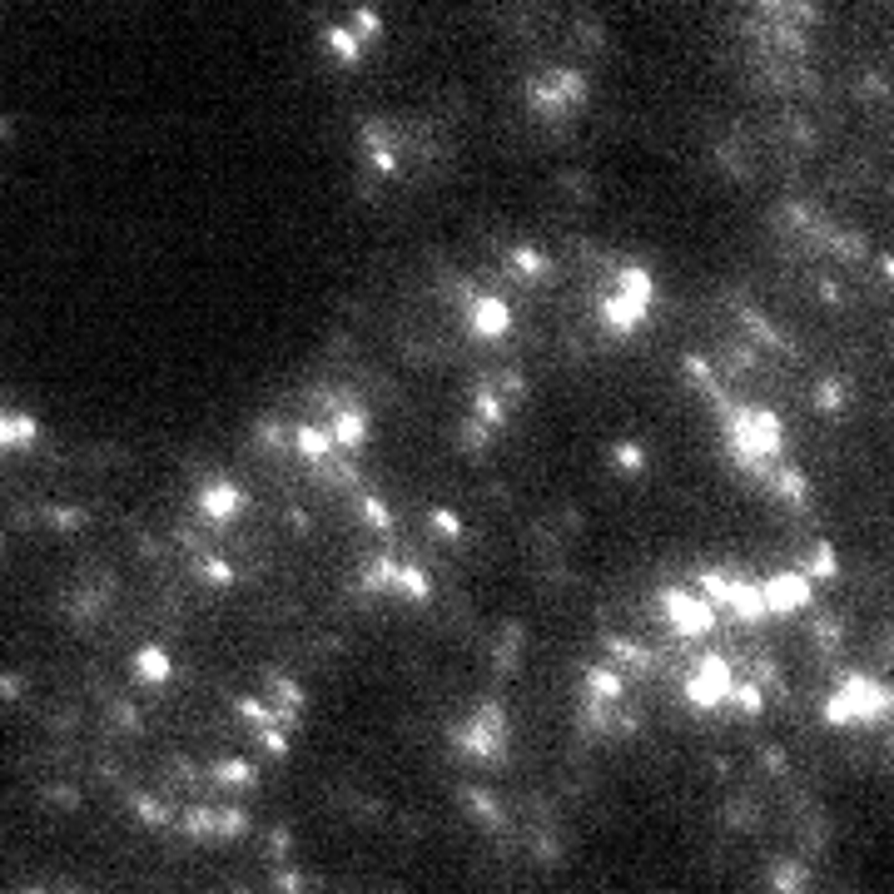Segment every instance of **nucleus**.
Listing matches in <instances>:
<instances>
[{
    "label": "nucleus",
    "instance_id": "nucleus-20",
    "mask_svg": "<svg viewBox=\"0 0 894 894\" xmlns=\"http://www.w3.org/2000/svg\"><path fill=\"white\" fill-rule=\"evenodd\" d=\"M840 403H845V393H840L835 383H825V388H820V408H840Z\"/></svg>",
    "mask_w": 894,
    "mask_h": 894
},
{
    "label": "nucleus",
    "instance_id": "nucleus-21",
    "mask_svg": "<svg viewBox=\"0 0 894 894\" xmlns=\"http://www.w3.org/2000/svg\"><path fill=\"white\" fill-rule=\"evenodd\" d=\"M616 457H622V467H641V447H622Z\"/></svg>",
    "mask_w": 894,
    "mask_h": 894
},
{
    "label": "nucleus",
    "instance_id": "nucleus-15",
    "mask_svg": "<svg viewBox=\"0 0 894 894\" xmlns=\"http://www.w3.org/2000/svg\"><path fill=\"white\" fill-rule=\"evenodd\" d=\"M214 781H219V785H254V771H249L244 761H229V765H219Z\"/></svg>",
    "mask_w": 894,
    "mask_h": 894
},
{
    "label": "nucleus",
    "instance_id": "nucleus-16",
    "mask_svg": "<svg viewBox=\"0 0 894 894\" xmlns=\"http://www.w3.org/2000/svg\"><path fill=\"white\" fill-rule=\"evenodd\" d=\"M701 586H706V592H711V602H721L725 606V596H731V576H725V572H701Z\"/></svg>",
    "mask_w": 894,
    "mask_h": 894
},
{
    "label": "nucleus",
    "instance_id": "nucleus-22",
    "mask_svg": "<svg viewBox=\"0 0 894 894\" xmlns=\"http://www.w3.org/2000/svg\"><path fill=\"white\" fill-rule=\"evenodd\" d=\"M204 572H209V582H229V566L224 562H209Z\"/></svg>",
    "mask_w": 894,
    "mask_h": 894
},
{
    "label": "nucleus",
    "instance_id": "nucleus-2",
    "mask_svg": "<svg viewBox=\"0 0 894 894\" xmlns=\"http://www.w3.org/2000/svg\"><path fill=\"white\" fill-rule=\"evenodd\" d=\"M651 309V273L646 269H622L616 279V293L602 303V323L612 333H636L641 319Z\"/></svg>",
    "mask_w": 894,
    "mask_h": 894
},
{
    "label": "nucleus",
    "instance_id": "nucleus-4",
    "mask_svg": "<svg viewBox=\"0 0 894 894\" xmlns=\"http://www.w3.org/2000/svg\"><path fill=\"white\" fill-rule=\"evenodd\" d=\"M725 696H731V661L701 656L696 671H691V681H686V701L701 706V711H715V706H725Z\"/></svg>",
    "mask_w": 894,
    "mask_h": 894
},
{
    "label": "nucleus",
    "instance_id": "nucleus-10",
    "mask_svg": "<svg viewBox=\"0 0 894 894\" xmlns=\"http://www.w3.org/2000/svg\"><path fill=\"white\" fill-rule=\"evenodd\" d=\"M393 586L398 592H408L413 602H427V596H433V582H427L418 566H393Z\"/></svg>",
    "mask_w": 894,
    "mask_h": 894
},
{
    "label": "nucleus",
    "instance_id": "nucleus-17",
    "mask_svg": "<svg viewBox=\"0 0 894 894\" xmlns=\"http://www.w3.org/2000/svg\"><path fill=\"white\" fill-rule=\"evenodd\" d=\"M815 576H835V552H830V546H820L815 552V566L805 572V582H815Z\"/></svg>",
    "mask_w": 894,
    "mask_h": 894
},
{
    "label": "nucleus",
    "instance_id": "nucleus-3",
    "mask_svg": "<svg viewBox=\"0 0 894 894\" xmlns=\"http://www.w3.org/2000/svg\"><path fill=\"white\" fill-rule=\"evenodd\" d=\"M889 711V696L885 686H875L869 676H850L845 686L835 691V701L825 706V715L835 725H850V721H875V715Z\"/></svg>",
    "mask_w": 894,
    "mask_h": 894
},
{
    "label": "nucleus",
    "instance_id": "nucleus-9",
    "mask_svg": "<svg viewBox=\"0 0 894 894\" xmlns=\"http://www.w3.org/2000/svg\"><path fill=\"white\" fill-rule=\"evenodd\" d=\"M199 507H204L214 522H224V517H234V512L244 507V492H239V487H229V482H219V487L199 492Z\"/></svg>",
    "mask_w": 894,
    "mask_h": 894
},
{
    "label": "nucleus",
    "instance_id": "nucleus-18",
    "mask_svg": "<svg viewBox=\"0 0 894 894\" xmlns=\"http://www.w3.org/2000/svg\"><path fill=\"white\" fill-rule=\"evenodd\" d=\"M512 269H517V273H542V254H532V249H517V254H512Z\"/></svg>",
    "mask_w": 894,
    "mask_h": 894
},
{
    "label": "nucleus",
    "instance_id": "nucleus-19",
    "mask_svg": "<svg viewBox=\"0 0 894 894\" xmlns=\"http://www.w3.org/2000/svg\"><path fill=\"white\" fill-rule=\"evenodd\" d=\"M329 40H333V50H339L343 60H358V50H353V35H343V30H333Z\"/></svg>",
    "mask_w": 894,
    "mask_h": 894
},
{
    "label": "nucleus",
    "instance_id": "nucleus-6",
    "mask_svg": "<svg viewBox=\"0 0 894 894\" xmlns=\"http://www.w3.org/2000/svg\"><path fill=\"white\" fill-rule=\"evenodd\" d=\"M661 606H666L676 636H706V631L715 626V606L711 602H696V596H686V592H666V596H661Z\"/></svg>",
    "mask_w": 894,
    "mask_h": 894
},
{
    "label": "nucleus",
    "instance_id": "nucleus-14",
    "mask_svg": "<svg viewBox=\"0 0 894 894\" xmlns=\"http://www.w3.org/2000/svg\"><path fill=\"white\" fill-rule=\"evenodd\" d=\"M725 701H731V706H741V711H761L765 706V691L761 686H731V696H725Z\"/></svg>",
    "mask_w": 894,
    "mask_h": 894
},
{
    "label": "nucleus",
    "instance_id": "nucleus-1",
    "mask_svg": "<svg viewBox=\"0 0 894 894\" xmlns=\"http://www.w3.org/2000/svg\"><path fill=\"white\" fill-rule=\"evenodd\" d=\"M725 437H731V452L745 462V467H765L771 457H781L785 427H781V418L765 413V408H731Z\"/></svg>",
    "mask_w": 894,
    "mask_h": 894
},
{
    "label": "nucleus",
    "instance_id": "nucleus-13",
    "mask_svg": "<svg viewBox=\"0 0 894 894\" xmlns=\"http://www.w3.org/2000/svg\"><path fill=\"white\" fill-rule=\"evenodd\" d=\"M140 676H144V681H164V676H170V656H164L160 646L140 651Z\"/></svg>",
    "mask_w": 894,
    "mask_h": 894
},
{
    "label": "nucleus",
    "instance_id": "nucleus-7",
    "mask_svg": "<svg viewBox=\"0 0 894 894\" xmlns=\"http://www.w3.org/2000/svg\"><path fill=\"white\" fill-rule=\"evenodd\" d=\"M472 329H477V339H502V333L512 329V309L502 299H487V293H482V299L472 303Z\"/></svg>",
    "mask_w": 894,
    "mask_h": 894
},
{
    "label": "nucleus",
    "instance_id": "nucleus-11",
    "mask_svg": "<svg viewBox=\"0 0 894 894\" xmlns=\"http://www.w3.org/2000/svg\"><path fill=\"white\" fill-rule=\"evenodd\" d=\"M293 443H299V452H303V457H313V462H323L333 452V443H329V433H323V427H299V437H293Z\"/></svg>",
    "mask_w": 894,
    "mask_h": 894
},
{
    "label": "nucleus",
    "instance_id": "nucleus-12",
    "mask_svg": "<svg viewBox=\"0 0 894 894\" xmlns=\"http://www.w3.org/2000/svg\"><path fill=\"white\" fill-rule=\"evenodd\" d=\"M586 691H592V701L606 706V701L622 696V681H616V671H592V676H586Z\"/></svg>",
    "mask_w": 894,
    "mask_h": 894
},
{
    "label": "nucleus",
    "instance_id": "nucleus-8",
    "mask_svg": "<svg viewBox=\"0 0 894 894\" xmlns=\"http://www.w3.org/2000/svg\"><path fill=\"white\" fill-rule=\"evenodd\" d=\"M363 437H368V413H363V408H339L329 443H339V447H358Z\"/></svg>",
    "mask_w": 894,
    "mask_h": 894
},
{
    "label": "nucleus",
    "instance_id": "nucleus-5",
    "mask_svg": "<svg viewBox=\"0 0 894 894\" xmlns=\"http://www.w3.org/2000/svg\"><path fill=\"white\" fill-rule=\"evenodd\" d=\"M761 606H765V616H795L801 606H810V582H805V572L765 576V586H761Z\"/></svg>",
    "mask_w": 894,
    "mask_h": 894
}]
</instances>
